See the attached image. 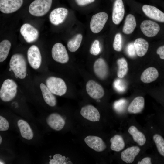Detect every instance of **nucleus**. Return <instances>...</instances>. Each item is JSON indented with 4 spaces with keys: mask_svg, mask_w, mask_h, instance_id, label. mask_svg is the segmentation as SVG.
Wrapping results in <instances>:
<instances>
[{
    "mask_svg": "<svg viewBox=\"0 0 164 164\" xmlns=\"http://www.w3.org/2000/svg\"><path fill=\"white\" fill-rule=\"evenodd\" d=\"M93 68L95 74L100 79L104 80L107 77L108 73V67L103 59L99 58L97 59L94 63Z\"/></svg>",
    "mask_w": 164,
    "mask_h": 164,
    "instance_id": "obj_18",
    "label": "nucleus"
},
{
    "mask_svg": "<svg viewBox=\"0 0 164 164\" xmlns=\"http://www.w3.org/2000/svg\"><path fill=\"white\" fill-rule=\"evenodd\" d=\"M125 13L123 2L122 0H116L114 4L112 13L113 22L116 25L122 21Z\"/></svg>",
    "mask_w": 164,
    "mask_h": 164,
    "instance_id": "obj_16",
    "label": "nucleus"
},
{
    "mask_svg": "<svg viewBox=\"0 0 164 164\" xmlns=\"http://www.w3.org/2000/svg\"><path fill=\"white\" fill-rule=\"evenodd\" d=\"M138 164H151V158L146 157L143 159L141 161L138 162Z\"/></svg>",
    "mask_w": 164,
    "mask_h": 164,
    "instance_id": "obj_41",
    "label": "nucleus"
},
{
    "mask_svg": "<svg viewBox=\"0 0 164 164\" xmlns=\"http://www.w3.org/2000/svg\"><path fill=\"white\" fill-rule=\"evenodd\" d=\"M136 53L139 57L144 56L147 53L149 47L148 42L142 38L136 39L134 43Z\"/></svg>",
    "mask_w": 164,
    "mask_h": 164,
    "instance_id": "obj_24",
    "label": "nucleus"
},
{
    "mask_svg": "<svg viewBox=\"0 0 164 164\" xmlns=\"http://www.w3.org/2000/svg\"><path fill=\"white\" fill-rule=\"evenodd\" d=\"M128 132L132 136L134 141L139 145L142 146L145 144L146 140L145 135L135 126H130L128 129Z\"/></svg>",
    "mask_w": 164,
    "mask_h": 164,
    "instance_id": "obj_25",
    "label": "nucleus"
},
{
    "mask_svg": "<svg viewBox=\"0 0 164 164\" xmlns=\"http://www.w3.org/2000/svg\"><path fill=\"white\" fill-rule=\"evenodd\" d=\"M158 76L159 73L157 69L151 67L148 68L143 72L140 78L143 82L149 83L155 80Z\"/></svg>",
    "mask_w": 164,
    "mask_h": 164,
    "instance_id": "obj_22",
    "label": "nucleus"
},
{
    "mask_svg": "<svg viewBox=\"0 0 164 164\" xmlns=\"http://www.w3.org/2000/svg\"><path fill=\"white\" fill-rule=\"evenodd\" d=\"M140 29L142 33L146 36L151 37L155 36L160 30L159 25L150 20H145L140 25Z\"/></svg>",
    "mask_w": 164,
    "mask_h": 164,
    "instance_id": "obj_9",
    "label": "nucleus"
},
{
    "mask_svg": "<svg viewBox=\"0 0 164 164\" xmlns=\"http://www.w3.org/2000/svg\"><path fill=\"white\" fill-rule=\"evenodd\" d=\"M77 4L80 6H84L93 2L95 0H75Z\"/></svg>",
    "mask_w": 164,
    "mask_h": 164,
    "instance_id": "obj_39",
    "label": "nucleus"
},
{
    "mask_svg": "<svg viewBox=\"0 0 164 164\" xmlns=\"http://www.w3.org/2000/svg\"><path fill=\"white\" fill-rule=\"evenodd\" d=\"M140 151V148L137 146H133L127 148L123 151L121 154V159L127 163L133 162L135 157Z\"/></svg>",
    "mask_w": 164,
    "mask_h": 164,
    "instance_id": "obj_19",
    "label": "nucleus"
},
{
    "mask_svg": "<svg viewBox=\"0 0 164 164\" xmlns=\"http://www.w3.org/2000/svg\"><path fill=\"white\" fill-rule=\"evenodd\" d=\"M2 142V138L1 136H0V144H1Z\"/></svg>",
    "mask_w": 164,
    "mask_h": 164,
    "instance_id": "obj_42",
    "label": "nucleus"
},
{
    "mask_svg": "<svg viewBox=\"0 0 164 164\" xmlns=\"http://www.w3.org/2000/svg\"><path fill=\"white\" fill-rule=\"evenodd\" d=\"M40 88L43 98L46 103L50 106H55L56 104L57 101L53 94L49 90L46 86L43 83L40 84Z\"/></svg>",
    "mask_w": 164,
    "mask_h": 164,
    "instance_id": "obj_21",
    "label": "nucleus"
},
{
    "mask_svg": "<svg viewBox=\"0 0 164 164\" xmlns=\"http://www.w3.org/2000/svg\"><path fill=\"white\" fill-rule=\"evenodd\" d=\"M81 115L86 119L93 122L98 121L100 115L98 110L91 105L83 107L80 111Z\"/></svg>",
    "mask_w": 164,
    "mask_h": 164,
    "instance_id": "obj_14",
    "label": "nucleus"
},
{
    "mask_svg": "<svg viewBox=\"0 0 164 164\" xmlns=\"http://www.w3.org/2000/svg\"><path fill=\"white\" fill-rule=\"evenodd\" d=\"M127 51L128 54L130 56L133 57L135 56L136 52L134 44L131 43L128 46Z\"/></svg>",
    "mask_w": 164,
    "mask_h": 164,
    "instance_id": "obj_38",
    "label": "nucleus"
},
{
    "mask_svg": "<svg viewBox=\"0 0 164 164\" xmlns=\"http://www.w3.org/2000/svg\"><path fill=\"white\" fill-rule=\"evenodd\" d=\"M68 14V10L65 8H56L52 11L50 14V21L53 25H58L64 22Z\"/></svg>",
    "mask_w": 164,
    "mask_h": 164,
    "instance_id": "obj_12",
    "label": "nucleus"
},
{
    "mask_svg": "<svg viewBox=\"0 0 164 164\" xmlns=\"http://www.w3.org/2000/svg\"><path fill=\"white\" fill-rule=\"evenodd\" d=\"M110 142L111 143V149L113 151L119 152L122 150L125 146V143L121 135H116L112 137Z\"/></svg>",
    "mask_w": 164,
    "mask_h": 164,
    "instance_id": "obj_27",
    "label": "nucleus"
},
{
    "mask_svg": "<svg viewBox=\"0 0 164 164\" xmlns=\"http://www.w3.org/2000/svg\"><path fill=\"white\" fill-rule=\"evenodd\" d=\"M20 32L26 41L28 43L35 41L38 37L37 30L29 24H23L20 28Z\"/></svg>",
    "mask_w": 164,
    "mask_h": 164,
    "instance_id": "obj_10",
    "label": "nucleus"
},
{
    "mask_svg": "<svg viewBox=\"0 0 164 164\" xmlns=\"http://www.w3.org/2000/svg\"><path fill=\"white\" fill-rule=\"evenodd\" d=\"M108 17L107 14L104 12L93 15L90 22V28L91 31L95 33L100 32L107 22Z\"/></svg>",
    "mask_w": 164,
    "mask_h": 164,
    "instance_id": "obj_5",
    "label": "nucleus"
},
{
    "mask_svg": "<svg viewBox=\"0 0 164 164\" xmlns=\"http://www.w3.org/2000/svg\"><path fill=\"white\" fill-rule=\"evenodd\" d=\"M82 38V35L80 34H78L69 40L67 43L69 50L72 52L76 51L80 46Z\"/></svg>",
    "mask_w": 164,
    "mask_h": 164,
    "instance_id": "obj_29",
    "label": "nucleus"
},
{
    "mask_svg": "<svg viewBox=\"0 0 164 164\" xmlns=\"http://www.w3.org/2000/svg\"><path fill=\"white\" fill-rule=\"evenodd\" d=\"M144 98L141 96L135 98L129 105L128 111L130 113H138L143 110L144 106Z\"/></svg>",
    "mask_w": 164,
    "mask_h": 164,
    "instance_id": "obj_23",
    "label": "nucleus"
},
{
    "mask_svg": "<svg viewBox=\"0 0 164 164\" xmlns=\"http://www.w3.org/2000/svg\"><path fill=\"white\" fill-rule=\"evenodd\" d=\"M153 138L159 152L164 157V139L160 135L158 134L154 135Z\"/></svg>",
    "mask_w": 164,
    "mask_h": 164,
    "instance_id": "obj_31",
    "label": "nucleus"
},
{
    "mask_svg": "<svg viewBox=\"0 0 164 164\" xmlns=\"http://www.w3.org/2000/svg\"><path fill=\"white\" fill-rule=\"evenodd\" d=\"M86 90L88 94L94 99H99L104 95V91L102 87L95 81L90 80L86 84Z\"/></svg>",
    "mask_w": 164,
    "mask_h": 164,
    "instance_id": "obj_11",
    "label": "nucleus"
},
{
    "mask_svg": "<svg viewBox=\"0 0 164 164\" xmlns=\"http://www.w3.org/2000/svg\"><path fill=\"white\" fill-rule=\"evenodd\" d=\"M11 47V43L8 40H2L0 43V62L4 61L7 58Z\"/></svg>",
    "mask_w": 164,
    "mask_h": 164,
    "instance_id": "obj_28",
    "label": "nucleus"
},
{
    "mask_svg": "<svg viewBox=\"0 0 164 164\" xmlns=\"http://www.w3.org/2000/svg\"><path fill=\"white\" fill-rule=\"evenodd\" d=\"M10 69L15 76L20 79L25 78L27 74V63L23 56L15 53L11 57L9 63Z\"/></svg>",
    "mask_w": 164,
    "mask_h": 164,
    "instance_id": "obj_1",
    "label": "nucleus"
},
{
    "mask_svg": "<svg viewBox=\"0 0 164 164\" xmlns=\"http://www.w3.org/2000/svg\"><path fill=\"white\" fill-rule=\"evenodd\" d=\"M113 47L114 50L117 51H120L122 49V37L120 33H117L115 36Z\"/></svg>",
    "mask_w": 164,
    "mask_h": 164,
    "instance_id": "obj_33",
    "label": "nucleus"
},
{
    "mask_svg": "<svg viewBox=\"0 0 164 164\" xmlns=\"http://www.w3.org/2000/svg\"><path fill=\"white\" fill-rule=\"evenodd\" d=\"M51 54L55 61L61 63H66L69 60V56L66 47L60 43H56L53 46Z\"/></svg>",
    "mask_w": 164,
    "mask_h": 164,
    "instance_id": "obj_6",
    "label": "nucleus"
},
{
    "mask_svg": "<svg viewBox=\"0 0 164 164\" xmlns=\"http://www.w3.org/2000/svg\"><path fill=\"white\" fill-rule=\"evenodd\" d=\"M46 121L51 128L56 131H60L62 129L65 123L62 116L57 113L50 114L47 118Z\"/></svg>",
    "mask_w": 164,
    "mask_h": 164,
    "instance_id": "obj_17",
    "label": "nucleus"
},
{
    "mask_svg": "<svg viewBox=\"0 0 164 164\" xmlns=\"http://www.w3.org/2000/svg\"><path fill=\"white\" fill-rule=\"evenodd\" d=\"M46 83L48 88L54 94L61 96L66 92V84L63 80L60 78L49 77L46 80Z\"/></svg>",
    "mask_w": 164,
    "mask_h": 164,
    "instance_id": "obj_4",
    "label": "nucleus"
},
{
    "mask_svg": "<svg viewBox=\"0 0 164 164\" xmlns=\"http://www.w3.org/2000/svg\"><path fill=\"white\" fill-rule=\"evenodd\" d=\"M66 157L62 156L61 154H56L54 155L53 157V159H50L49 164H67L66 162Z\"/></svg>",
    "mask_w": 164,
    "mask_h": 164,
    "instance_id": "obj_32",
    "label": "nucleus"
},
{
    "mask_svg": "<svg viewBox=\"0 0 164 164\" xmlns=\"http://www.w3.org/2000/svg\"><path fill=\"white\" fill-rule=\"evenodd\" d=\"M156 53L159 55L161 59L164 60V45L159 47L157 50Z\"/></svg>",
    "mask_w": 164,
    "mask_h": 164,
    "instance_id": "obj_40",
    "label": "nucleus"
},
{
    "mask_svg": "<svg viewBox=\"0 0 164 164\" xmlns=\"http://www.w3.org/2000/svg\"><path fill=\"white\" fill-rule=\"evenodd\" d=\"M17 85L12 79H8L3 82L0 90V98L4 102H9L16 96Z\"/></svg>",
    "mask_w": 164,
    "mask_h": 164,
    "instance_id": "obj_2",
    "label": "nucleus"
},
{
    "mask_svg": "<svg viewBox=\"0 0 164 164\" xmlns=\"http://www.w3.org/2000/svg\"><path fill=\"white\" fill-rule=\"evenodd\" d=\"M114 86L116 90L119 91H123L125 87L123 82L120 79H117L114 83Z\"/></svg>",
    "mask_w": 164,
    "mask_h": 164,
    "instance_id": "obj_36",
    "label": "nucleus"
},
{
    "mask_svg": "<svg viewBox=\"0 0 164 164\" xmlns=\"http://www.w3.org/2000/svg\"><path fill=\"white\" fill-rule=\"evenodd\" d=\"M87 145L90 148L97 152H101L105 149L106 145L103 140L99 137L89 135L84 139Z\"/></svg>",
    "mask_w": 164,
    "mask_h": 164,
    "instance_id": "obj_15",
    "label": "nucleus"
},
{
    "mask_svg": "<svg viewBox=\"0 0 164 164\" xmlns=\"http://www.w3.org/2000/svg\"><path fill=\"white\" fill-rule=\"evenodd\" d=\"M125 101L123 99H121L115 102L114 104V107L117 111H121L123 108Z\"/></svg>",
    "mask_w": 164,
    "mask_h": 164,
    "instance_id": "obj_37",
    "label": "nucleus"
},
{
    "mask_svg": "<svg viewBox=\"0 0 164 164\" xmlns=\"http://www.w3.org/2000/svg\"><path fill=\"white\" fill-rule=\"evenodd\" d=\"M27 56L29 63L32 68L37 69L39 68L42 62V56L37 46L33 45L29 48Z\"/></svg>",
    "mask_w": 164,
    "mask_h": 164,
    "instance_id": "obj_7",
    "label": "nucleus"
},
{
    "mask_svg": "<svg viewBox=\"0 0 164 164\" xmlns=\"http://www.w3.org/2000/svg\"><path fill=\"white\" fill-rule=\"evenodd\" d=\"M100 51L99 42L97 40H95L92 44L90 50L91 54L94 55H98Z\"/></svg>",
    "mask_w": 164,
    "mask_h": 164,
    "instance_id": "obj_34",
    "label": "nucleus"
},
{
    "mask_svg": "<svg viewBox=\"0 0 164 164\" xmlns=\"http://www.w3.org/2000/svg\"><path fill=\"white\" fill-rule=\"evenodd\" d=\"M17 125L21 136L28 140L32 139L33 137V132L29 123L22 119H19L17 122Z\"/></svg>",
    "mask_w": 164,
    "mask_h": 164,
    "instance_id": "obj_20",
    "label": "nucleus"
},
{
    "mask_svg": "<svg viewBox=\"0 0 164 164\" xmlns=\"http://www.w3.org/2000/svg\"><path fill=\"white\" fill-rule=\"evenodd\" d=\"M23 3V0H0V10L4 13H11L18 10Z\"/></svg>",
    "mask_w": 164,
    "mask_h": 164,
    "instance_id": "obj_8",
    "label": "nucleus"
},
{
    "mask_svg": "<svg viewBox=\"0 0 164 164\" xmlns=\"http://www.w3.org/2000/svg\"><path fill=\"white\" fill-rule=\"evenodd\" d=\"M9 127V124L7 119L2 116H0V131L7 130Z\"/></svg>",
    "mask_w": 164,
    "mask_h": 164,
    "instance_id": "obj_35",
    "label": "nucleus"
},
{
    "mask_svg": "<svg viewBox=\"0 0 164 164\" xmlns=\"http://www.w3.org/2000/svg\"><path fill=\"white\" fill-rule=\"evenodd\" d=\"M117 63L118 66L117 76L119 78H122L126 75L128 72V63L125 60L122 58L118 60Z\"/></svg>",
    "mask_w": 164,
    "mask_h": 164,
    "instance_id": "obj_30",
    "label": "nucleus"
},
{
    "mask_svg": "<svg viewBox=\"0 0 164 164\" xmlns=\"http://www.w3.org/2000/svg\"><path fill=\"white\" fill-rule=\"evenodd\" d=\"M142 9L147 17L156 21L164 22V13L156 7L145 5L142 6Z\"/></svg>",
    "mask_w": 164,
    "mask_h": 164,
    "instance_id": "obj_13",
    "label": "nucleus"
},
{
    "mask_svg": "<svg viewBox=\"0 0 164 164\" xmlns=\"http://www.w3.org/2000/svg\"><path fill=\"white\" fill-rule=\"evenodd\" d=\"M49 157H50V158H51V156H49Z\"/></svg>",
    "mask_w": 164,
    "mask_h": 164,
    "instance_id": "obj_43",
    "label": "nucleus"
},
{
    "mask_svg": "<svg viewBox=\"0 0 164 164\" xmlns=\"http://www.w3.org/2000/svg\"><path fill=\"white\" fill-rule=\"evenodd\" d=\"M136 26V21L134 16L131 14L126 16L123 27L122 31L125 34H129L134 31Z\"/></svg>",
    "mask_w": 164,
    "mask_h": 164,
    "instance_id": "obj_26",
    "label": "nucleus"
},
{
    "mask_svg": "<svg viewBox=\"0 0 164 164\" xmlns=\"http://www.w3.org/2000/svg\"><path fill=\"white\" fill-rule=\"evenodd\" d=\"M52 2V0H35L29 5V12L34 16H43L49 11Z\"/></svg>",
    "mask_w": 164,
    "mask_h": 164,
    "instance_id": "obj_3",
    "label": "nucleus"
}]
</instances>
